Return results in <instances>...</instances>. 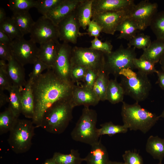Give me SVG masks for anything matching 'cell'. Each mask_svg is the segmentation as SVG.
Segmentation results:
<instances>
[{
	"mask_svg": "<svg viewBox=\"0 0 164 164\" xmlns=\"http://www.w3.org/2000/svg\"><path fill=\"white\" fill-rule=\"evenodd\" d=\"M74 85L59 78L52 69L32 81L34 110L32 121L36 128L40 127L44 114L53 106L71 99Z\"/></svg>",
	"mask_w": 164,
	"mask_h": 164,
	"instance_id": "1",
	"label": "cell"
},
{
	"mask_svg": "<svg viewBox=\"0 0 164 164\" xmlns=\"http://www.w3.org/2000/svg\"><path fill=\"white\" fill-rule=\"evenodd\" d=\"M122 102L121 114L123 125L130 130H139L146 134L160 118L155 114L142 108L138 102L132 104Z\"/></svg>",
	"mask_w": 164,
	"mask_h": 164,
	"instance_id": "2",
	"label": "cell"
},
{
	"mask_svg": "<svg viewBox=\"0 0 164 164\" xmlns=\"http://www.w3.org/2000/svg\"><path fill=\"white\" fill-rule=\"evenodd\" d=\"M71 100L57 103L49 109L43 118L40 127L52 134L64 132L73 118L74 107Z\"/></svg>",
	"mask_w": 164,
	"mask_h": 164,
	"instance_id": "3",
	"label": "cell"
},
{
	"mask_svg": "<svg viewBox=\"0 0 164 164\" xmlns=\"http://www.w3.org/2000/svg\"><path fill=\"white\" fill-rule=\"evenodd\" d=\"M119 76L121 77L120 83L125 95L130 97L138 103L148 97L152 88L148 75L127 68L121 70Z\"/></svg>",
	"mask_w": 164,
	"mask_h": 164,
	"instance_id": "4",
	"label": "cell"
},
{
	"mask_svg": "<svg viewBox=\"0 0 164 164\" xmlns=\"http://www.w3.org/2000/svg\"><path fill=\"white\" fill-rule=\"evenodd\" d=\"M96 111L84 107L81 115L71 133L72 138L75 141L91 146L99 140V128L96 127Z\"/></svg>",
	"mask_w": 164,
	"mask_h": 164,
	"instance_id": "5",
	"label": "cell"
},
{
	"mask_svg": "<svg viewBox=\"0 0 164 164\" xmlns=\"http://www.w3.org/2000/svg\"><path fill=\"white\" fill-rule=\"evenodd\" d=\"M35 128L32 121L18 118L10 131L8 139L12 151L19 154L26 152L30 149Z\"/></svg>",
	"mask_w": 164,
	"mask_h": 164,
	"instance_id": "6",
	"label": "cell"
},
{
	"mask_svg": "<svg viewBox=\"0 0 164 164\" xmlns=\"http://www.w3.org/2000/svg\"><path fill=\"white\" fill-rule=\"evenodd\" d=\"M135 49L133 47L125 48L121 44L115 50L109 53H104V70L116 78L122 70L129 68L133 70L135 68L133 61L137 56Z\"/></svg>",
	"mask_w": 164,
	"mask_h": 164,
	"instance_id": "7",
	"label": "cell"
},
{
	"mask_svg": "<svg viewBox=\"0 0 164 164\" xmlns=\"http://www.w3.org/2000/svg\"><path fill=\"white\" fill-rule=\"evenodd\" d=\"M71 61L72 65L80 66L100 73L104 70V53L90 47L75 46L72 49Z\"/></svg>",
	"mask_w": 164,
	"mask_h": 164,
	"instance_id": "8",
	"label": "cell"
},
{
	"mask_svg": "<svg viewBox=\"0 0 164 164\" xmlns=\"http://www.w3.org/2000/svg\"><path fill=\"white\" fill-rule=\"evenodd\" d=\"M30 34V39L40 45L50 41H59L58 26L45 16L35 22Z\"/></svg>",
	"mask_w": 164,
	"mask_h": 164,
	"instance_id": "9",
	"label": "cell"
},
{
	"mask_svg": "<svg viewBox=\"0 0 164 164\" xmlns=\"http://www.w3.org/2000/svg\"><path fill=\"white\" fill-rule=\"evenodd\" d=\"M9 46L12 57L23 66L33 64L38 59L39 48L30 39L26 40L23 37L15 39Z\"/></svg>",
	"mask_w": 164,
	"mask_h": 164,
	"instance_id": "10",
	"label": "cell"
},
{
	"mask_svg": "<svg viewBox=\"0 0 164 164\" xmlns=\"http://www.w3.org/2000/svg\"><path fill=\"white\" fill-rule=\"evenodd\" d=\"M158 7L156 3L142 0L133 6L128 16L137 24L139 30L144 31L150 26L153 17L158 12Z\"/></svg>",
	"mask_w": 164,
	"mask_h": 164,
	"instance_id": "11",
	"label": "cell"
},
{
	"mask_svg": "<svg viewBox=\"0 0 164 164\" xmlns=\"http://www.w3.org/2000/svg\"><path fill=\"white\" fill-rule=\"evenodd\" d=\"M72 49L69 43L63 42L60 43L59 42L57 44L56 58L52 69L60 78L73 83L70 77L73 66L71 61Z\"/></svg>",
	"mask_w": 164,
	"mask_h": 164,
	"instance_id": "12",
	"label": "cell"
},
{
	"mask_svg": "<svg viewBox=\"0 0 164 164\" xmlns=\"http://www.w3.org/2000/svg\"><path fill=\"white\" fill-rule=\"evenodd\" d=\"M129 13L125 11L106 12L93 14L91 19L102 28V32L114 35L118 26Z\"/></svg>",
	"mask_w": 164,
	"mask_h": 164,
	"instance_id": "13",
	"label": "cell"
},
{
	"mask_svg": "<svg viewBox=\"0 0 164 164\" xmlns=\"http://www.w3.org/2000/svg\"><path fill=\"white\" fill-rule=\"evenodd\" d=\"M57 26L59 39L63 43L75 44L78 37L87 34L80 32V26L75 17L74 11L62 20Z\"/></svg>",
	"mask_w": 164,
	"mask_h": 164,
	"instance_id": "14",
	"label": "cell"
},
{
	"mask_svg": "<svg viewBox=\"0 0 164 164\" xmlns=\"http://www.w3.org/2000/svg\"><path fill=\"white\" fill-rule=\"evenodd\" d=\"M135 4L133 0H93L92 14L106 12H129Z\"/></svg>",
	"mask_w": 164,
	"mask_h": 164,
	"instance_id": "15",
	"label": "cell"
},
{
	"mask_svg": "<svg viewBox=\"0 0 164 164\" xmlns=\"http://www.w3.org/2000/svg\"><path fill=\"white\" fill-rule=\"evenodd\" d=\"M71 100L74 107L80 105L88 107L95 106L100 101L92 89L78 84L74 86Z\"/></svg>",
	"mask_w": 164,
	"mask_h": 164,
	"instance_id": "16",
	"label": "cell"
},
{
	"mask_svg": "<svg viewBox=\"0 0 164 164\" xmlns=\"http://www.w3.org/2000/svg\"><path fill=\"white\" fill-rule=\"evenodd\" d=\"M81 0H63L46 16L57 26L63 19L70 15Z\"/></svg>",
	"mask_w": 164,
	"mask_h": 164,
	"instance_id": "17",
	"label": "cell"
},
{
	"mask_svg": "<svg viewBox=\"0 0 164 164\" xmlns=\"http://www.w3.org/2000/svg\"><path fill=\"white\" fill-rule=\"evenodd\" d=\"M7 62V71L12 86L22 90L27 82L24 66L13 57Z\"/></svg>",
	"mask_w": 164,
	"mask_h": 164,
	"instance_id": "18",
	"label": "cell"
},
{
	"mask_svg": "<svg viewBox=\"0 0 164 164\" xmlns=\"http://www.w3.org/2000/svg\"><path fill=\"white\" fill-rule=\"evenodd\" d=\"M91 146L90 151L84 158L87 164H108L110 160L108 152L101 139Z\"/></svg>",
	"mask_w": 164,
	"mask_h": 164,
	"instance_id": "19",
	"label": "cell"
},
{
	"mask_svg": "<svg viewBox=\"0 0 164 164\" xmlns=\"http://www.w3.org/2000/svg\"><path fill=\"white\" fill-rule=\"evenodd\" d=\"M32 83V81L29 79L21 91L22 114L26 118L32 119L34 116V110Z\"/></svg>",
	"mask_w": 164,
	"mask_h": 164,
	"instance_id": "20",
	"label": "cell"
},
{
	"mask_svg": "<svg viewBox=\"0 0 164 164\" xmlns=\"http://www.w3.org/2000/svg\"><path fill=\"white\" fill-rule=\"evenodd\" d=\"M59 41H50L40 44L37 58L51 68L54 65L57 56Z\"/></svg>",
	"mask_w": 164,
	"mask_h": 164,
	"instance_id": "21",
	"label": "cell"
},
{
	"mask_svg": "<svg viewBox=\"0 0 164 164\" xmlns=\"http://www.w3.org/2000/svg\"><path fill=\"white\" fill-rule=\"evenodd\" d=\"M93 0H81L74 11L80 27L85 29L91 21Z\"/></svg>",
	"mask_w": 164,
	"mask_h": 164,
	"instance_id": "22",
	"label": "cell"
},
{
	"mask_svg": "<svg viewBox=\"0 0 164 164\" xmlns=\"http://www.w3.org/2000/svg\"><path fill=\"white\" fill-rule=\"evenodd\" d=\"M164 56V39H156L143 51L141 57L155 64Z\"/></svg>",
	"mask_w": 164,
	"mask_h": 164,
	"instance_id": "23",
	"label": "cell"
},
{
	"mask_svg": "<svg viewBox=\"0 0 164 164\" xmlns=\"http://www.w3.org/2000/svg\"><path fill=\"white\" fill-rule=\"evenodd\" d=\"M145 149L154 159L162 162L164 158V138L150 136L147 139Z\"/></svg>",
	"mask_w": 164,
	"mask_h": 164,
	"instance_id": "24",
	"label": "cell"
},
{
	"mask_svg": "<svg viewBox=\"0 0 164 164\" xmlns=\"http://www.w3.org/2000/svg\"><path fill=\"white\" fill-rule=\"evenodd\" d=\"M11 17L23 36L30 33L35 22L28 11L13 12Z\"/></svg>",
	"mask_w": 164,
	"mask_h": 164,
	"instance_id": "25",
	"label": "cell"
},
{
	"mask_svg": "<svg viewBox=\"0 0 164 164\" xmlns=\"http://www.w3.org/2000/svg\"><path fill=\"white\" fill-rule=\"evenodd\" d=\"M139 30L135 23L128 16L118 26L116 31L120 32L117 39L129 41L134 37Z\"/></svg>",
	"mask_w": 164,
	"mask_h": 164,
	"instance_id": "26",
	"label": "cell"
},
{
	"mask_svg": "<svg viewBox=\"0 0 164 164\" xmlns=\"http://www.w3.org/2000/svg\"><path fill=\"white\" fill-rule=\"evenodd\" d=\"M124 95L123 89L116 78L110 80L106 92V100L115 104L123 101Z\"/></svg>",
	"mask_w": 164,
	"mask_h": 164,
	"instance_id": "27",
	"label": "cell"
},
{
	"mask_svg": "<svg viewBox=\"0 0 164 164\" xmlns=\"http://www.w3.org/2000/svg\"><path fill=\"white\" fill-rule=\"evenodd\" d=\"M9 107L0 113V135L7 133L12 129L18 119Z\"/></svg>",
	"mask_w": 164,
	"mask_h": 164,
	"instance_id": "28",
	"label": "cell"
},
{
	"mask_svg": "<svg viewBox=\"0 0 164 164\" xmlns=\"http://www.w3.org/2000/svg\"><path fill=\"white\" fill-rule=\"evenodd\" d=\"M109 75L104 70L100 72L93 86V90L100 101L106 100V92L110 80Z\"/></svg>",
	"mask_w": 164,
	"mask_h": 164,
	"instance_id": "29",
	"label": "cell"
},
{
	"mask_svg": "<svg viewBox=\"0 0 164 164\" xmlns=\"http://www.w3.org/2000/svg\"><path fill=\"white\" fill-rule=\"evenodd\" d=\"M52 158L56 164H81L85 160L80 156L78 151L74 149L68 154L55 152Z\"/></svg>",
	"mask_w": 164,
	"mask_h": 164,
	"instance_id": "30",
	"label": "cell"
},
{
	"mask_svg": "<svg viewBox=\"0 0 164 164\" xmlns=\"http://www.w3.org/2000/svg\"><path fill=\"white\" fill-rule=\"evenodd\" d=\"M21 90L19 87L12 86L8 90L9 98L8 107L18 118L22 114Z\"/></svg>",
	"mask_w": 164,
	"mask_h": 164,
	"instance_id": "31",
	"label": "cell"
},
{
	"mask_svg": "<svg viewBox=\"0 0 164 164\" xmlns=\"http://www.w3.org/2000/svg\"><path fill=\"white\" fill-rule=\"evenodd\" d=\"M0 30L7 34L12 41L24 36L11 17H7L0 23Z\"/></svg>",
	"mask_w": 164,
	"mask_h": 164,
	"instance_id": "32",
	"label": "cell"
},
{
	"mask_svg": "<svg viewBox=\"0 0 164 164\" xmlns=\"http://www.w3.org/2000/svg\"><path fill=\"white\" fill-rule=\"evenodd\" d=\"M149 26L156 39H164V10L158 12L155 15Z\"/></svg>",
	"mask_w": 164,
	"mask_h": 164,
	"instance_id": "33",
	"label": "cell"
},
{
	"mask_svg": "<svg viewBox=\"0 0 164 164\" xmlns=\"http://www.w3.org/2000/svg\"><path fill=\"white\" fill-rule=\"evenodd\" d=\"M100 125L101 128H99V133L100 136L105 135L112 136L117 134L125 133L128 130L124 125H115L111 121L103 123Z\"/></svg>",
	"mask_w": 164,
	"mask_h": 164,
	"instance_id": "34",
	"label": "cell"
},
{
	"mask_svg": "<svg viewBox=\"0 0 164 164\" xmlns=\"http://www.w3.org/2000/svg\"><path fill=\"white\" fill-rule=\"evenodd\" d=\"M135 69L142 73L148 75L154 73H156L157 70L155 67V64L143 58H135L133 61Z\"/></svg>",
	"mask_w": 164,
	"mask_h": 164,
	"instance_id": "35",
	"label": "cell"
},
{
	"mask_svg": "<svg viewBox=\"0 0 164 164\" xmlns=\"http://www.w3.org/2000/svg\"><path fill=\"white\" fill-rule=\"evenodd\" d=\"M36 0H10L8 7L13 12L29 11L31 8L36 7Z\"/></svg>",
	"mask_w": 164,
	"mask_h": 164,
	"instance_id": "36",
	"label": "cell"
},
{
	"mask_svg": "<svg viewBox=\"0 0 164 164\" xmlns=\"http://www.w3.org/2000/svg\"><path fill=\"white\" fill-rule=\"evenodd\" d=\"M152 42L150 36L143 33H138L129 41L128 47L142 49L144 50Z\"/></svg>",
	"mask_w": 164,
	"mask_h": 164,
	"instance_id": "37",
	"label": "cell"
},
{
	"mask_svg": "<svg viewBox=\"0 0 164 164\" xmlns=\"http://www.w3.org/2000/svg\"><path fill=\"white\" fill-rule=\"evenodd\" d=\"M63 0H38L35 8L43 16H46L50 11L54 9Z\"/></svg>",
	"mask_w": 164,
	"mask_h": 164,
	"instance_id": "38",
	"label": "cell"
},
{
	"mask_svg": "<svg viewBox=\"0 0 164 164\" xmlns=\"http://www.w3.org/2000/svg\"><path fill=\"white\" fill-rule=\"evenodd\" d=\"M7 63L0 60V90L8 91L12 84L8 75L7 71Z\"/></svg>",
	"mask_w": 164,
	"mask_h": 164,
	"instance_id": "39",
	"label": "cell"
},
{
	"mask_svg": "<svg viewBox=\"0 0 164 164\" xmlns=\"http://www.w3.org/2000/svg\"><path fill=\"white\" fill-rule=\"evenodd\" d=\"M90 48L103 52L104 53H110L112 51L113 46L109 41L102 42L98 38H94L91 41Z\"/></svg>",
	"mask_w": 164,
	"mask_h": 164,
	"instance_id": "40",
	"label": "cell"
},
{
	"mask_svg": "<svg viewBox=\"0 0 164 164\" xmlns=\"http://www.w3.org/2000/svg\"><path fill=\"white\" fill-rule=\"evenodd\" d=\"M33 65L32 70L29 75V79L32 81L39 77L44 70L52 69L38 59L35 61Z\"/></svg>",
	"mask_w": 164,
	"mask_h": 164,
	"instance_id": "41",
	"label": "cell"
},
{
	"mask_svg": "<svg viewBox=\"0 0 164 164\" xmlns=\"http://www.w3.org/2000/svg\"><path fill=\"white\" fill-rule=\"evenodd\" d=\"M122 156L125 164H143L142 157L136 152L126 150Z\"/></svg>",
	"mask_w": 164,
	"mask_h": 164,
	"instance_id": "42",
	"label": "cell"
},
{
	"mask_svg": "<svg viewBox=\"0 0 164 164\" xmlns=\"http://www.w3.org/2000/svg\"><path fill=\"white\" fill-rule=\"evenodd\" d=\"M87 69L79 65H73L70 73L72 82L74 84L79 83L80 81H82L86 73Z\"/></svg>",
	"mask_w": 164,
	"mask_h": 164,
	"instance_id": "43",
	"label": "cell"
},
{
	"mask_svg": "<svg viewBox=\"0 0 164 164\" xmlns=\"http://www.w3.org/2000/svg\"><path fill=\"white\" fill-rule=\"evenodd\" d=\"M99 73V72L93 70L87 69L86 73L82 80L84 83L83 85L87 88L92 89L95 82Z\"/></svg>",
	"mask_w": 164,
	"mask_h": 164,
	"instance_id": "44",
	"label": "cell"
},
{
	"mask_svg": "<svg viewBox=\"0 0 164 164\" xmlns=\"http://www.w3.org/2000/svg\"><path fill=\"white\" fill-rule=\"evenodd\" d=\"M87 34L90 36L97 38L101 32H102V28L94 21L91 20L88 25Z\"/></svg>",
	"mask_w": 164,
	"mask_h": 164,
	"instance_id": "45",
	"label": "cell"
},
{
	"mask_svg": "<svg viewBox=\"0 0 164 164\" xmlns=\"http://www.w3.org/2000/svg\"><path fill=\"white\" fill-rule=\"evenodd\" d=\"M12 57L9 45L0 43V60L8 61Z\"/></svg>",
	"mask_w": 164,
	"mask_h": 164,
	"instance_id": "46",
	"label": "cell"
},
{
	"mask_svg": "<svg viewBox=\"0 0 164 164\" xmlns=\"http://www.w3.org/2000/svg\"><path fill=\"white\" fill-rule=\"evenodd\" d=\"M158 77L157 81L156 83L158 84L160 88L164 90V70H158L156 73Z\"/></svg>",
	"mask_w": 164,
	"mask_h": 164,
	"instance_id": "47",
	"label": "cell"
},
{
	"mask_svg": "<svg viewBox=\"0 0 164 164\" xmlns=\"http://www.w3.org/2000/svg\"><path fill=\"white\" fill-rule=\"evenodd\" d=\"M12 40L5 33L0 30V43L10 45Z\"/></svg>",
	"mask_w": 164,
	"mask_h": 164,
	"instance_id": "48",
	"label": "cell"
},
{
	"mask_svg": "<svg viewBox=\"0 0 164 164\" xmlns=\"http://www.w3.org/2000/svg\"><path fill=\"white\" fill-rule=\"evenodd\" d=\"M4 91L0 90V107L1 108L3 106L9 102V98L4 92Z\"/></svg>",
	"mask_w": 164,
	"mask_h": 164,
	"instance_id": "49",
	"label": "cell"
},
{
	"mask_svg": "<svg viewBox=\"0 0 164 164\" xmlns=\"http://www.w3.org/2000/svg\"><path fill=\"white\" fill-rule=\"evenodd\" d=\"M6 17L5 10L3 8L1 7L0 8V23L3 21Z\"/></svg>",
	"mask_w": 164,
	"mask_h": 164,
	"instance_id": "50",
	"label": "cell"
},
{
	"mask_svg": "<svg viewBox=\"0 0 164 164\" xmlns=\"http://www.w3.org/2000/svg\"><path fill=\"white\" fill-rule=\"evenodd\" d=\"M43 164H56L52 158L46 159Z\"/></svg>",
	"mask_w": 164,
	"mask_h": 164,
	"instance_id": "51",
	"label": "cell"
},
{
	"mask_svg": "<svg viewBox=\"0 0 164 164\" xmlns=\"http://www.w3.org/2000/svg\"><path fill=\"white\" fill-rule=\"evenodd\" d=\"M159 63L162 69L164 70V56L160 60Z\"/></svg>",
	"mask_w": 164,
	"mask_h": 164,
	"instance_id": "52",
	"label": "cell"
},
{
	"mask_svg": "<svg viewBox=\"0 0 164 164\" xmlns=\"http://www.w3.org/2000/svg\"><path fill=\"white\" fill-rule=\"evenodd\" d=\"M108 164H125L124 162L110 161Z\"/></svg>",
	"mask_w": 164,
	"mask_h": 164,
	"instance_id": "53",
	"label": "cell"
},
{
	"mask_svg": "<svg viewBox=\"0 0 164 164\" xmlns=\"http://www.w3.org/2000/svg\"><path fill=\"white\" fill-rule=\"evenodd\" d=\"M159 118H164V109L163 110L161 114L159 116Z\"/></svg>",
	"mask_w": 164,
	"mask_h": 164,
	"instance_id": "54",
	"label": "cell"
},
{
	"mask_svg": "<svg viewBox=\"0 0 164 164\" xmlns=\"http://www.w3.org/2000/svg\"><path fill=\"white\" fill-rule=\"evenodd\" d=\"M157 164H162V162H159V163Z\"/></svg>",
	"mask_w": 164,
	"mask_h": 164,
	"instance_id": "55",
	"label": "cell"
}]
</instances>
